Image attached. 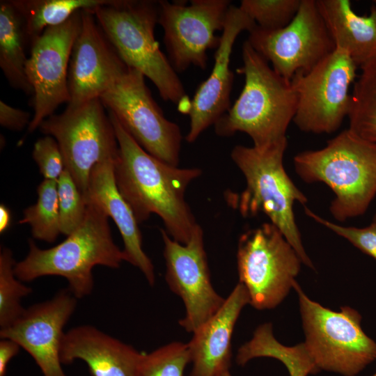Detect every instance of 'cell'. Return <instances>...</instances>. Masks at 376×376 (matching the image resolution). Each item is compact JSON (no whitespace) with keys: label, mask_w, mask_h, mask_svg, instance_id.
<instances>
[{"label":"cell","mask_w":376,"mask_h":376,"mask_svg":"<svg viewBox=\"0 0 376 376\" xmlns=\"http://www.w3.org/2000/svg\"><path fill=\"white\" fill-rule=\"evenodd\" d=\"M31 120L29 112L0 101V125L3 127L12 131H22L29 127Z\"/></svg>","instance_id":"obj_34"},{"label":"cell","mask_w":376,"mask_h":376,"mask_svg":"<svg viewBox=\"0 0 376 376\" xmlns=\"http://www.w3.org/2000/svg\"><path fill=\"white\" fill-rule=\"evenodd\" d=\"M15 261L11 250L3 247L0 252V329L14 323L24 313L21 300L32 289L15 276Z\"/></svg>","instance_id":"obj_28"},{"label":"cell","mask_w":376,"mask_h":376,"mask_svg":"<svg viewBox=\"0 0 376 376\" xmlns=\"http://www.w3.org/2000/svg\"><path fill=\"white\" fill-rule=\"evenodd\" d=\"M305 213L316 222L349 241L364 253L376 260V224L363 228L343 226L327 220L304 206Z\"/></svg>","instance_id":"obj_32"},{"label":"cell","mask_w":376,"mask_h":376,"mask_svg":"<svg viewBox=\"0 0 376 376\" xmlns=\"http://www.w3.org/2000/svg\"><path fill=\"white\" fill-rule=\"evenodd\" d=\"M61 233L69 235L82 223L87 201L65 169L57 180Z\"/></svg>","instance_id":"obj_31"},{"label":"cell","mask_w":376,"mask_h":376,"mask_svg":"<svg viewBox=\"0 0 376 376\" xmlns=\"http://www.w3.org/2000/svg\"><path fill=\"white\" fill-rule=\"evenodd\" d=\"M127 68L97 23L93 10H83L81 29L70 56L67 106L100 98Z\"/></svg>","instance_id":"obj_16"},{"label":"cell","mask_w":376,"mask_h":376,"mask_svg":"<svg viewBox=\"0 0 376 376\" xmlns=\"http://www.w3.org/2000/svg\"><path fill=\"white\" fill-rule=\"evenodd\" d=\"M293 163L303 181L323 182L332 190L329 211L337 221L363 215L376 196V143L349 128L321 149L298 153Z\"/></svg>","instance_id":"obj_3"},{"label":"cell","mask_w":376,"mask_h":376,"mask_svg":"<svg viewBox=\"0 0 376 376\" xmlns=\"http://www.w3.org/2000/svg\"><path fill=\"white\" fill-rule=\"evenodd\" d=\"M257 357H270L280 361L289 376H308L320 371L316 366L304 343L288 347L280 343L273 334L271 323L260 325L252 338L238 350L236 361L244 366Z\"/></svg>","instance_id":"obj_24"},{"label":"cell","mask_w":376,"mask_h":376,"mask_svg":"<svg viewBox=\"0 0 376 376\" xmlns=\"http://www.w3.org/2000/svg\"><path fill=\"white\" fill-rule=\"evenodd\" d=\"M248 304L249 293L238 283L220 309L193 333L188 343L192 362L190 376H217L228 370L234 327Z\"/></svg>","instance_id":"obj_20"},{"label":"cell","mask_w":376,"mask_h":376,"mask_svg":"<svg viewBox=\"0 0 376 376\" xmlns=\"http://www.w3.org/2000/svg\"><path fill=\"white\" fill-rule=\"evenodd\" d=\"M100 99L147 152L178 166L182 143L180 129L165 117L142 73L128 66Z\"/></svg>","instance_id":"obj_11"},{"label":"cell","mask_w":376,"mask_h":376,"mask_svg":"<svg viewBox=\"0 0 376 376\" xmlns=\"http://www.w3.org/2000/svg\"><path fill=\"white\" fill-rule=\"evenodd\" d=\"M231 1H158V24L164 30L169 60L177 72L191 66L205 70L209 49L217 48Z\"/></svg>","instance_id":"obj_12"},{"label":"cell","mask_w":376,"mask_h":376,"mask_svg":"<svg viewBox=\"0 0 376 376\" xmlns=\"http://www.w3.org/2000/svg\"><path fill=\"white\" fill-rule=\"evenodd\" d=\"M287 138L263 147L235 146L231 159L243 173L246 188L232 203L244 217L263 212L283 234L307 267L314 265L307 255L296 223L295 202L306 205L307 197L294 184L283 165Z\"/></svg>","instance_id":"obj_6"},{"label":"cell","mask_w":376,"mask_h":376,"mask_svg":"<svg viewBox=\"0 0 376 376\" xmlns=\"http://www.w3.org/2000/svg\"><path fill=\"white\" fill-rule=\"evenodd\" d=\"M30 41L24 19L11 0L0 1V68L9 85L27 95L33 88L26 75V53Z\"/></svg>","instance_id":"obj_23"},{"label":"cell","mask_w":376,"mask_h":376,"mask_svg":"<svg viewBox=\"0 0 376 376\" xmlns=\"http://www.w3.org/2000/svg\"><path fill=\"white\" fill-rule=\"evenodd\" d=\"M370 376H376V373H375L373 375H372Z\"/></svg>","instance_id":"obj_39"},{"label":"cell","mask_w":376,"mask_h":376,"mask_svg":"<svg viewBox=\"0 0 376 376\" xmlns=\"http://www.w3.org/2000/svg\"><path fill=\"white\" fill-rule=\"evenodd\" d=\"M35 204L24 210L19 224H28L35 239L54 242L61 233L57 181L44 180L37 188Z\"/></svg>","instance_id":"obj_27"},{"label":"cell","mask_w":376,"mask_h":376,"mask_svg":"<svg viewBox=\"0 0 376 376\" xmlns=\"http://www.w3.org/2000/svg\"><path fill=\"white\" fill-rule=\"evenodd\" d=\"M300 257L281 231L264 223L239 238V283L246 289L250 304L258 310L278 306L297 282Z\"/></svg>","instance_id":"obj_8"},{"label":"cell","mask_w":376,"mask_h":376,"mask_svg":"<svg viewBox=\"0 0 376 376\" xmlns=\"http://www.w3.org/2000/svg\"><path fill=\"white\" fill-rule=\"evenodd\" d=\"M189 362L188 343L173 342L144 354L139 376H183Z\"/></svg>","instance_id":"obj_30"},{"label":"cell","mask_w":376,"mask_h":376,"mask_svg":"<svg viewBox=\"0 0 376 376\" xmlns=\"http://www.w3.org/2000/svg\"><path fill=\"white\" fill-rule=\"evenodd\" d=\"M247 41L288 81L297 72L310 70L336 48L316 0H301L295 17L282 29L266 30L256 25Z\"/></svg>","instance_id":"obj_13"},{"label":"cell","mask_w":376,"mask_h":376,"mask_svg":"<svg viewBox=\"0 0 376 376\" xmlns=\"http://www.w3.org/2000/svg\"><path fill=\"white\" fill-rule=\"evenodd\" d=\"M22 15L30 44L47 28L60 25L82 10H94L113 0H11Z\"/></svg>","instance_id":"obj_25"},{"label":"cell","mask_w":376,"mask_h":376,"mask_svg":"<svg viewBox=\"0 0 376 376\" xmlns=\"http://www.w3.org/2000/svg\"><path fill=\"white\" fill-rule=\"evenodd\" d=\"M325 26L335 44L361 66L376 55V5L361 16L349 0H316Z\"/></svg>","instance_id":"obj_22"},{"label":"cell","mask_w":376,"mask_h":376,"mask_svg":"<svg viewBox=\"0 0 376 376\" xmlns=\"http://www.w3.org/2000/svg\"><path fill=\"white\" fill-rule=\"evenodd\" d=\"M217 376H232L229 372L228 370H224L219 374H218Z\"/></svg>","instance_id":"obj_37"},{"label":"cell","mask_w":376,"mask_h":376,"mask_svg":"<svg viewBox=\"0 0 376 376\" xmlns=\"http://www.w3.org/2000/svg\"><path fill=\"white\" fill-rule=\"evenodd\" d=\"M32 157L45 180L57 181L65 169L58 144L51 136L45 135L36 141Z\"/></svg>","instance_id":"obj_33"},{"label":"cell","mask_w":376,"mask_h":376,"mask_svg":"<svg viewBox=\"0 0 376 376\" xmlns=\"http://www.w3.org/2000/svg\"><path fill=\"white\" fill-rule=\"evenodd\" d=\"M108 113L118 143V155L113 164L116 182L138 224L155 214L162 219L172 239L187 243L198 224L185 194L201 170L180 169L150 155L115 116Z\"/></svg>","instance_id":"obj_1"},{"label":"cell","mask_w":376,"mask_h":376,"mask_svg":"<svg viewBox=\"0 0 376 376\" xmlns=\"http://www.w3.org/2000/svg\"><path fill=\"white\" fill-rule=\"evenodd\" d=\"M21 347L9 338L0 340V376H5L7 366L10 359L17 354Z\"/></svg>","instance_id":"obj_35"},{"label":"cell","mask_w":376,"mask_h":376,"mask_svg":"<svg viewBox=\"0 0 376 376\" xmlns=\"http://www.w3.org/2000/svg\"><path fill=\"white\" fill-rule=\"evenodd\" d=\"M166 263L165 279L182 299L186 313L179 324L194 333L222 306L225 299L213 288L204 248L203 231L198 224L189 242L181 244L161 229Z\"/></svg>","instance_id":"obj_15"},{"label":"cell","mask_w":376,"mask_h":376,"mask_svg":"<svg viewBox=\"0 0 376 376\" xmlns=\"http://www.w3.org/2000/svg\"><path fill=\"white\" fill-rule=\"evenodd\" d=\"M301 0H242L240 8L258 26L276 30L287 26L296 15Z\"/></svg>","instance_id":"obj_29"},{"label":"cell","mask_w":376,"mask_h":376,"mask_svg":"<svg viewBox=\"0 0 376 376\" xmlns=\"http://www.w3.org/2000/svg\"><path fill=\"white\" fill-rule=\"evenodd\" d=\"M93 13L124 63L148 78L164 101L187 114L191 100L155 39L158 1L113 0L110 4L95 8Z\"/></svg>","instance_id":"obj_5"},{"label":"cell","mask_w":376,"mask_h":376,"mask_svg":"<svg viewBox=\"0 0 376 376\" xmlns=\"http://www.w3.org/2000/svg\"><path fill=\"white\" fill-rule=\"evenodd\" d=\"M304 344L318 368L356 376L376 360V342L361 327V315L350 306L334 311L311 300L296 282Z\"/></svg>","instance_id":"obj_7"},{"label":"cell","mask_w":376,"mask_h":376,"mask_svg":"<svg viewBox=\"0 0 376 376\" xmlns=\"http://www.w3.org/2000/svg\"><path fill=\"white\" fill-rule=\"evenodd\" d=\"M372 222L376 224V214L374 215Z\"/></svg>","instance_id":"obj_38"},{"label":"cell","mask_w":376,"mask_h":376,"mask_svg":"<svg viewBox=\"0 0 376 376\" xmlns=\"http://www.w3.org/2000/svg\"><path fill=\"white\" fill-rule=\"evenodd\" d=\"M351 94L349 129L376 143V55L360 66Z\"/></svg>","instance_id":"obj_26"},{"label":"cell","mask_w":376,"mask_h":376,"mask_svg":"<svg viewBox=\"0 0 376 376\" xmlns=\"http://www.w3.org/2000/svg\"><path fill=\"white\" fill-rule=\"evenodd\" d=\"M77 298L68 289L49 300L25 308L10 326L0 329L1 338L16 342L34 359L43 376H66L61 367L60 347L63 327L75 312Z\"/></svg>","instance_id":"obj_17"},{"label":"cell","mask_w":376,"mask_h":376,"mask_svg":"<svg viewBox=\"0 0 376 376\" xmlns=\"http://www.w3.org/2000/svg\"><path fill=\"white\" fill-rule=\"evenodd\" d=\"M373 3H375V4L376 5V1H373Z\"/></svg>","instance_id":"obj_40"},{"label":"cell","mask_w":376,"mask_h":376,"mask_svg":"<svg viewBox=\"0 0 376 376\" xmlns=\"http://www.w3.org/2000/svg\"><path fill=\"white\" fill-rule=\"evenodd\" d=\"M108 217L100 206L87 201L82 223L58 245L42 249L29 240V253L15 263V276L22 281L60 276L66 279L68 289L77 299L90 295L94 267L116 269L125 261L123 250L113 240Z\"/></svg>","instance_id":"obj_4"},{"label":"cell","mask_w":376,"mask_h":376,"mask_svg":"<svg viewBox=\"0 0 376 376\" xmlns=\"http://www.w3.org/2000/svg\"><path fill=\"white\" fill-rule=\"evenodd\" d=\"M357 67L347 52L335 48L310 70L293 76L297 104L292 121L300 130L331 134L340 127L350 111L349 91Z\"/></svg>","instance_id":"obj_10"},{"label":"cell","mask_w":376,"mask_h":376,"mask_svg":"<svg viewBox=\"0 0 376 376\" xmlns=\"http://www.w3.org/2000/svg\"><path fill=\"white\" fill-rule=\"evenodd\" d=\"M82 10L64 23L46 29L30 44L26 72L33 91V114L28 133L39 128L60 105L70 101L68 68L72 46L81 26Z\"/></svg>","instance_id":"obj_14"},{"label":"cell","mask_w":376,"mask_h":376,"mask_svg":"<svg viewBox=\"0 0 376 376\" xmlns=\"http://www.w3.org/2000/svg\"><path fill=\"white\" fill-rule=\"evenodd\" d=\"M144 353L91 325L65 333L60 347L61 363L84 361L93 376H139Z\"/></svg>","instance_id":"obj_19"},{"label":"cell","mask_w":376,"mask_h":376,"mask_svg":"<svg viewBox=\"0 0 376 376\" xmlns=\"http://www.w3.org/2000/svg\"><path fill=\"white\" fill-rule=\"evenodd\" d=\"M38 129L56 139L65 169L84 196L93 168L118 157L116 132L100 98L76 107L67 106L62 113L46 118Z\"/></svg>","instance_id":"obj_9"},{"label":"cell","mask_w":376,"mask_h":376,"mask_svg":"<svg viewBox=\"0 0 376 376\" xmlns=\"http://www.w3.org/2000/svg\"><path fill=\"white\" fill-rule=\"evenodd\" d=\"M242 56L243 65L237 71L244 76V87L214 125V131L222 137L244 132L253 146L263 147L286 137L296 113L297 95L291 81L279 75L247 40Z\"/></svg>","instance_id":"obj_2"},{"label":"cell","mask_w":376,"mask_h":376,"mask_svg":"<svg viewBox=\"0 0 376 376\" xmlns=\"http://www.w3.org/2000/svg\"><path fill=\"white\" fill-rule=\"evenodd\" d=\"M115 161L97 164L92 169L86 201L100 206L115 222L123 241L125 261L139 268L150 285L155 283L154 266L142 247V236L134 213L120 193L115 179Z\"/></svg>","instance_id":"obj_21"},{"label":"cell","mask_w":376,"mask_h":376,"mask_svg":"<svg viewBox=\"0 0 376 376\" xmlns=\"http://www.w3.org/2000/svg\"><path fill=\"white\" fill-rule=\"evenodd\" d=\"M12 220L10 209L3 203L0 205V233H4L10 226Z\"/></svg>","instance_id":"obj_36"},{"label":"cell","mask_w":376,"mask_h":376,"mask_svg":"<svg viewBox=\"0 0 376 376\" xmlns=\"http://www.w3.org/2000/svg\"><path fill=\"white\" fill-rule=\"evenodd\" d=\"M256 24L240 7L229 8L214 63L208 77L197 88L187 115L190 127L185 139L194 142L207 127L214 125L231 106L230 97L234 75L230 68L235 40L244 31L249 32Z\"/></svg>","instance_id":"obj_18"}]
</instances>
